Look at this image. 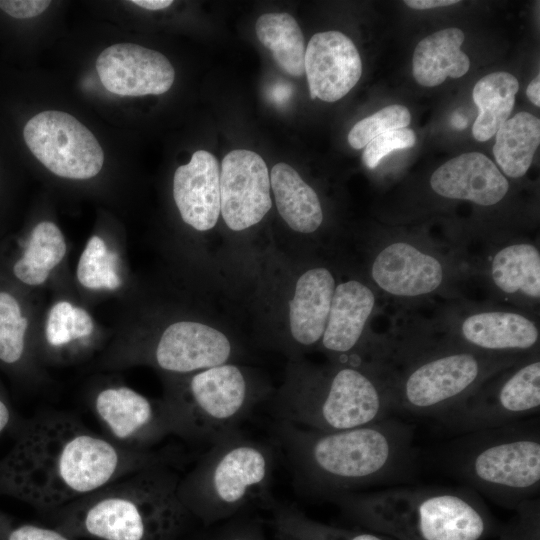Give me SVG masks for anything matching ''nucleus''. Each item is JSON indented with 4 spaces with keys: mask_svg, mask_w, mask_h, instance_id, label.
Returning a JSON list of instances; mask_svg holds the SVG:
<instances>
[{
    "mask_svg": "<svg viewBox=\"0 0 540 540\" xmlns=\"http://www.w3.org/2000/svg\"><path fill=\"white\" fill-rule=\"evenodd\" d=\"M0 458V496L44 514L85 497L169 455L123 448L71 413L42 412L22 419Z\"/></svg>",
    "mask_w": 540,
    "mask_h": 540,
    "instance_id": "f257e3e1",
    "label": "nucleus"
},
{
    "mask_svg": "<svg viewBox=\"0 0 540 540\" xmlns=\"http://www.w3.org/2000/svg\"><path fill=\"white\" fill-rule=\"evenodd\" d=\"M276 438L307 491L325 496L402 483L416 471L414 433L397 419L339 431L276 422Z\"/></svg>",
    "mask_w": 540,
    "mask_h": 540,
    "instance_id": "f03ea898",
    "label": "nucleus"
},
{
    "mask_svg": "<svg viewBox=\"0 0 540 540\" xmlns=\"http://www.w3.org/2000/svg\"><path fill=\"white\" fill-rule=\"evenodd\" d=\"M180 478L169 462L154 464L44 517L74 540H179L192 518L179 497Z\"/></svg>",
    "mask_w": 540,
    "mask_h": 540,
    "instance_id": "7ed1b4c3",
    "label": "nucleus"
},
{
    "mask_svg": "<svg viewBox=\"0 0 540 540\" xmlns=\"http://www.w3.org/2000/svg\"><path fill=\"white\" fill-rule=\"evenodd\" d=\"M269 399L276 422L318 431L373 424L395 411L393 380L371 365L319 367L301 357L290 359L282 385Z\"/></svg>",
    "mask_w": 540,
    "mask_h": 540,
    "instance_id": "20e7f679",
    "label": "nucleus"
},
{
    "mask_svg": "<svg viewBox=\"0 0 540 540\" xmlns=\"http://www.w3.org/2000/svg\"><path fill=\"white\" fill-rule=\"evenodd\" d=\"M329 500L351 519L399 540H480L491 528L487 507L468 486L397 487Z\"/></svg>",
    "mask_w": 540,
    "mask_h": 540,
    "instance_id": "39448f33",
    "label": "nucleus"
},
{
    "mask_svg": "<svg viewBox=\"0 0 540 540\" xmlns=\"http://www.w3.org/2000/svg\"><path fill=\"white\" fill-rule=\"evenodd\" d=\"M209 447L179 481V497L191 517L210 526L256 505L272 507L275 454L270 446L237 430Z\"/></svg>",
    "mask_w": 540,
    "mask_h": 540,
    "instance_id": "423d86ee",
    "label": "nucleus"
},
{
    "mask_svg": "<svg viewBox=\"0 0 540 540\" xmlns=\"http://www.w3.org/2000/svg\"><path fill=\"white\" fill-rule=\"evenodd\" d=\"M448 471L478 494L515 508L540 489L539 419L460 435L445 453Z\"/></svg>",
    "mask_w": 540,
    "mask_h": 540,
    "instance_id": "0eeeda50",
    "label": "nucleus"
},
{
    "mask_svg": "<svg viewBox=\"0 0 540 540\" xmlns=\"http://www.w3.org/2000/svg\"><path fill=\"white\" fill-rule=\"evenodd\" d=\"M180 378L162 400L174 436L209 446L239 430L271 390L252 369L228 362Z\"/></svg>",
    "mask_w": 540,
    "mask_h": 540,
    "instance_id": "6e6552de",
    "label": "nucleus"
},
{
    "mask_svg": "<svg viewBox=\"0 0 540 540\" xmlns=\"http://www.w3.org/2000/svg\"><path fill=\"white\" fill-rule=\"evenodd\" d=\"M509 355L449 349L414 361L393 380L395 411L438 418L514 363Z\"/></svg>",
    "mask_w": 540,
    "mask_h": 540,
    "instance_id": "1a4fd4ad",
    "label": "nucleus"
},
{
    "mask_svg": "<svg viewBox=\"0 0 540 540\" xmlns=\"http://www.w3.org/2000/svg\"><path fill=\"white\" fill-rule=\"evenodd\" d=\"M539 409L540 361L529 358L496 381L483 382L436 419L449 432L463 435L520 421Z\"/></svg>",
    "mask_w": 540,
    "mask_h": 540,
    "instance_id": "9d476101",
    "label": "nucleus"
},
{
    "mask_svg": "<svg viewBox=\"0 0 540 540\" xmlns=\"http://www.w3.org/2000/svg\"><path fill=\"white\" fill-rule=\"evenodd\" d=\"M23 135L32 154L57 176L89 179L103 166L104 153L98 140L68 113L43 111L26 123Z\"/></svg>",
    "mask_w": 540,
    "mask_h": 540,
    "instance_id": "9b49d317",
    "label": "nucleus"
},
{
    "mask_svg": "<svg viewBox=\"0 0 540 540\" xmlns=\"http://www.w3.org/2000/svg\"><path fill=\"white\" fill-rule=\"evenodd\" d=\"M91 407L104 436L123 448L153 450V446L173 435L163 401H152L127 386L101 389Z\"/></svg>",
    "mask_w": 540,
    "mask_h": 540,
    "instance_id": "f8f14e48",
    "label": "nucleus"
},
{
    "mask_svg": "<svg viewBox=\"0 0 540 540\" xmlns=\"http://www.w3.org/2000/svg\"><path fill=\"white\" fill-rule=\"evenodd\" d=\"M336 284L334 273L322 265L300 270L292 280L283 304L284 327L279 341L280 348L290 359L318 348Z\"/></svg>",
    "mask_w": 540,
    "mask_h": 540,
    "instance_id": "ddd939ff",
    "label": "nucleus"
},
{
    "mask_svg": "<svg viewBox=\"0 0 540 540\" xmlns=\"http://www.w3.org/2000/svg\"><path fill=\"white\" fill-rule=\"evenodd\" d=\"M272 207L270 174L263 158L254 151L235 149L220 168V215L232 232H244L259 224Z\"/></svg>",
    "mask_w": 540,
    "mask_h": 540,
    "instance_id": "4468645a",
    "label": "nucleus"
},
{
    "mask_svg": "<svg viewBox=\"0 0 540 540\" xmlns=\"http://www.w3.org/2000/svg\"><path fill=\"white\" fill-rule=\"evenodd\" d=\"M238 354L237 343L222 327L182 320L163 330L153 347L152 360L165 372L185 375L235 362Z\"/></svg>",
    "mask_w": 540,
    "mask_h": 540,
    "instance_id": "2eb2a0df",
    "label": "nucleus"
},
{
    "mask_svg": "<svg viewBox=\"0 0 540 540\" xmlns=\"http://www.w3.org/2000/svg\"><path fill=\"white\" fill-rule=\"evenodd\" d=\"M96 70L105 89L120 96L160 95L175 79L174 68L163 54L133 43L103 50Z\"/></svg>",
    "mask_w": 540,
    "mask_h": 540,
    "instance_id": "dca6fc26",
    "label": "nucleus"
},
{
    "mask_svg": "<svg viewBox=\"0 0 540 540\" xmlns=\"http://www.w3.org/2000/svg\"><path fill=\"white\" fill-rule=\"evenodd\" d=\"M304 70L310 98L336 102L347 95L362 74L360 54L342 32L314 34L306 46Z\"/></svg>",
    "mask_w": 540,
    "mask_h": 540,
    "instance_id": "f3484780",
    "label": "nucleus"
},
{
    "mask_svg": "<svg viewBox=\"0 0 540 540\" xmlns=\"http://www.w3.org/2000/svg\"><path fill=\"white\" fill-rule=\"evenodd\" d=\"M375 304V294L364 282L348 279L336 284L318 346L331 362L361 365L358 351Z\"/></svg>",
    "mask_w": 540,
    "mask_h": 540,
    "instance_id": "a211bd4d",
    "label": "nucleus"
},
{
    "mask_svg": "<svg viewBox=\"0 0 540 540\" xmlns=\"http://www.w3.org/2000/svg\"><path fill=\"white\" fill-rule=\"evenodd\" d=\"M370 274L375 284L397 297H418L434 292L444 278L441 262L406 242L383 247L374 257Z\"/></svg>",
    "mask_w": 540,
    "mask_h": 540,
    "instance_id": "6ab92c4d",
    "label": "nucleus"
},
{
    "mask_svg": "<svg viewBox=\"0 0 540 540\" xmlns=\"http://www.w3.org/2000/svg\"><path fill=\"white\" fill-rule=\"evenodd\" d=\"M173 197L182 220L199 232L212 230L220 217V166L215 156L197 150L173 177Z\"/></svg>",
    "mask_w": 540,
    "mask_h": 540,
    "instance_id": "aec40b11",
    "label": "nucleus"
},
{
    "mask_svg": "<svg viewBox=\"0 0 540 540\" xmlns=\"http://www.w3.org/2000/svg\"><path fill=\"white\" fill-rule=\"evenodd\" d=\"M430 186L439 196L481 206L499 203L509 190V182L496 164L479 152L464 153L442 164L431 175Z\"/></svg>",
    "mask_w": 540,
    "mask_h": 540,
    "instance_id": "412c9836",
    "label": "nucleus"
},
{
    "mask_svg": "<svg viewBox=\"0 0 540 540\" xmlns=\"http://www.w3.org/2000/svg\"><path fill=\"white\" fill-rule=\"evenodd\" d=\"M460 336L469 350L513 356L534 349L539 330L531 319L516 312L481 311L464 319Z\"/></svg>",
    "mask_w": 540,
    "mask_h": 540,
    "instance_id": "4be33fe9",
    "label": "nucleus"
},
{
    "mask_svg": "<svg viewBox=\"0 0 540 540\" xmlns=\"http://www.w3.org/2000/svg\"><path fill=\"white\" fill-rule=\"evenodd\" d=\"M270 185L278 214L292 231L311 235L321 227L324 214L318 194L292 166L275 164Z\"/></svg>",
    "mask_w": 540,
    "mask_h": 540,
    "instance_id": "5701e85b",
    "label": "nucleus"
},
{
    "mask_svg": "<svg viewBox=\"0 0 540 540\" xmlns=\"http://www.w3.org/2000/svg\"><path fill=\"white\" fill-rule=\"evenodd\" d=\"M464 39L463 31L456 27L445 28L423 38L413 54L414 79L424 87H435L448 77L464 76L470 68V59L461 50Z\"/></svg>",
    "mask_w": 540,
    "mask_h": 540,
    "instance_id": "b1692460",
    "label": "nucleus"
},
{
    "mask_svg": "<svg viewBox=\"0 0 540 540\" xmlns=\"http://www.w3.org/2000/svg\"><path fill=\"white\" fill-rule=\"evenodd\" d=\"M490 275L503 293L532 300L540 297V253L530 243H516L498 250L491 261Z\"/></svg>",
    "mask_w": 540,
    "mask_h": 540,
    "instance_id": "393cba45",
    "label": "nucleus"
},
{
    "mask_svg": "<svg viewBox=\"0 0 540 540\" xmlns=\"http://www.w3.org/2000/svg\"><path fill=\"white\" fill-rule=\"evenodd\" d=\"M539 144V118L522 111L500 126L496 132L493 154L506 176L520 178L530 168Z\"/></svg>",
    "mask_w": 540,
    "mask_h": 540,
    "instance_id": "a878e982",
    "label": "nucleus"
},
{
    "mask_svg": "<svg viewBox=\"0 0 540 540\" xmlns=\"http://www.w3.org/2000/svg\"><path fill=\"white\" fill-rule=\"evenodd\" d=\"M518 90L517 78L504 71L490 73L475 84L472 97L478 108V116L472 134L477 141L492 138L509 119Z\"/></svg>",
    "mask_w": 540,
    "mask_h": 540,
    "instance_id": "bb28decb",
    "label": "nucleus"
},
{
    "mask_svg": "<svg viewBox=\"0 0 540 540\" xmlns=\"http://www.w3.org/2000/svg\"><path fill=\"white\" fill-rule=\"evenodd\" d=\"M255 31L260 43L271 51L275 62L291 76L305 73V41L297 21L289 13L262 14Z\"/></svg>",
    "mask_w": 540,
    "mask_h": 540,
    "instance_id": "cd10ccee",
    "label": "nucleus"
},
{
    "mask_svg": "<svg viewBox=\"0 0 540 540\" xmlns=\"http://www.w3.org/2000/svg\"><path fill=\"white\" fill-rule=\"evenodd\" d=\"M411 122V114L403 105H389L376 113L358 121L348 134L349 145L364 148L377 136L391 130L406 128Z\"/></svg>",
    "mask_w": 540,
    "mask_h": 540,
    "instance_id": "c85d7f7f",
    "label": "nucleus"
},
{
    "mask_svg": "<svg viewBox=\"0 0 540 540\" xmlns=\"http://www.w3.org/2000/svg\"><path fill=\"white\" fill-rule=\"evenodd\" d=\"M280 514L310 540H386L364 531L339 529L318 523L294 507H277Z\"/></svg>",
    "mask_w": 540,
    "mask_h": 540,
    "instance_id": "c756f323",
    "label": "nucleus"
},
{
    "mask_svg": "<svg viewBox=\"0 0 540 540\" xmlns=\"http://www.w3.org/2000/svg\"><path fill=\"white\" fill-rule=\"evenodd\" d=\"M0 540H74L49 525L15 518L0 509Z\"/></svg>",
    "mask_w": 540,
    "mask_h": 540,
    "instance_id": "7c9ffc66",
    "label": "nucleus"
},
{
    "mask_svg": "<svg viewBox=\"0 0 540 540\" xmlns=\"http://www.w3.org/2000/svg\"><path fill=\"white\" fill-rule=\"evenodd\" d=\"M415 143L416 135L412 129L406 127L387 131L365 146L362 154L363 163L367 168L374 169L390 152L411 148Z\"/></svg>",
    "mask_w": 540,
    "mask_h": 540,
    "instance_id": "2f4dec72",
    "label": "nucleus"
},
{
    "mask_svg": "<svg viewBox=\"0 0 540 540\" xmlns=\"http://www.w3.org/2000/svg\"><path fill=\"white\" fill-rule=\"evenodd\" d=\"M209 540H266L261 525L254 519L240 515L217 529Z\"/></svg>",
    "mask_w": 540,
    "mask_h": 540,
    "instance_id": "473e14b6",
    "label": "nucleus"
},
{
    "mask_svg": "<svg viewBox=\"0 0 540 540\" xmlns=\"http://www.w3.org/2000/svg\"><path fill=\"white\" fill-rule=\"evenodd\" d=\"M50 3L47 0H0V8L14 18L26 19L40 15Z\"/></svg>",
    "mask_w": 540,
    "mask_h": 540,
    "instance_id": "72a5a7b5",
    "label": "nucleus"
},
{
    "mask_svg": "<svg viewBox=\"0 0 540 540\" xmlns=\"http://www.w3.org/2000/svg\"><path fill=\"white\" fill-rule=\"evenodd\" d=\"M22 418L14 412L12 406L0 395V438L7 433H15Z\"/></svg>",
    "mask_w": 540,
    "mask_h": 540,
    "instance_id": "f704fd0d",
    "label": "nucleus"
},
{
    "mask_svg": "<svg viewBox=\"0 0 540 540\" xmlns=\"http://www.w3.org/2000/svg\"><path fill=\"white\" fill-rule=\"evenodd\" d=\"M272 527L278 540H310L275 510H273Z\"/></svg>",
    "mask_w": 540,
    "mask_h": 540,
    "instance_id": "c9c22d12",
    "label": "nucleus"
},
{
    "mask_svg": "<svg viewBox=\"0 0 540 540\" xmlns=\"http://www.w3.org/2000/svg\"><path fill=\"white\" fill-rule=\"evenodd\" d=\"M93 328V321L89 314L82 308L74 307V325L69 331L72 341L89 336Z\"/></svg>",
    "mask_w": 540,
    "mask_h": 540,
    "instance_id": "e433bc0d",
    "label": "nucleus"
},
{
    "mask_svg": "<svg viewBox=\"0 0 540 540\" xmlns=\"http://www.w3.org/2000/svg\"><path fill=\"white\" fill-rule=\"evenodd\" d=\"M458 0H406L404 3L417 10L432 9L437 7H446L459 3Z\"/></svg>",
    "mask_w": 540,
    "mask_h": 540,
    "instance_id": "4c0bfd02",
    "label": "nucleus"
},
{
    "mask_svg": "<svg viewBox=\"0 0 540 540\" xmlns=\"http://www.w3.org/2000/svg\"><path fill=\"white\" fill-rule=\"evenodd\" d=\"M131 3L147 10H161L169 7L171 0H132Z\"/></svg>",
    "mask_w": 540,
    "mask_h": 540,
    "instance_id": "58836bf2",
    "label": "nucleus"
},
{
    "mask_svg": "<svg viewBox=\"0 0 540 540\" xmlns=\"http://www.w3.org/2000/svg\"><path fill=\"white\" fill-rule=\"evenodd\" d=\"M527 97L536 106L540 107V76L537 75L528 84L526 90Z\"/></svg>",
    "mask_w": 540,
    "mask_h": 540,
    "instance_id": "ea45409f",
    "label": "nucleus"
},
{
    "mask_svg": "<svg viewBox=\"0 0 540 540\" xmlns=\"http://www.w3.org/2000/svg\"><path fill=\"white\" fill-rule=\"evenodd\" d=\"M451 124L454 128L463 129L467 126V121L462 115L454 113L451 118Z\"/></svg>",
    "mask_w": 540,
    "mask_h": 540,
    "instance_id": "a19ab883",
    "label": "nucleus"
}]
</instances>
